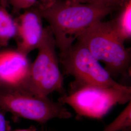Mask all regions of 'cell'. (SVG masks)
I'll return each mask as SVG.
<instances>
[{"label": "cell", "instance_id": "cell-1", "mask_svg": "<svg viewBox=\"0 0 131 131\" xmlns=\"http://www.w3.org/2000/svg\"><path fill=\"white\" fill-rule=\"evenodd\" d=\"M37 9L42 18L48 23L56 47L62 52L72 46L85 31L102 21L115 8L61 0L44 9Z\"/></svg>", "mask_w": 131, "mask_h": 131}, {"label": "cell", "instance_id": "cell-2", "mask_svg": "<svg viewBox=\"0 0 131 131\" xmlns=\"http://www.w3.org/2000/svg\"><path fill=\"white\" fill-rule=\"evenodd\" d=\"M77 40L83 43L92 55L105 64L112 77L129 73L131 54L117 37L111 21H100L85 31Z\"/></svg>", "mask_w": 131, "mask_h": 131}, {"label": "cell", "instance_id": "cell-3", "mask_svg": "<svg viewBox=\"0 0 131 131\" xmlns=\"http://www.w3.org/2000/svg\"><path fill=\"white\" fill-rule=\"evenodd\" d=\"M0 109L10 113L15 120L22 118L40 124L53 118L68 119L72 117L61 103L19 89L0 88Z\"/></svg>", "mask_w": 131, "mask_h": 131}, {"label": "cell", "instance_id": "cell-4", "mask_svg": "<svg viewBox=\"0 0 131 131\" xmlns=\"http://www.w3.org/2000/svg\"><path fill=\"white\" fill-rule=\"evenodd\" d=\"M56 43L49 26L44 28L38 54L31 63L29 78L24 90L35 95L47 97L54 92L66 94L64 78L59 67Z\"/></svg>", "mask_w": 131, "mask_h": 131}, {"label": "cell", "instance_id": "cell-5", "mask_svg": "<svg viewBox=\"0 0 131 131\" xmlns=\"http://www.w3.org/2000/svg\"><path fill=\"white\" fill-rule=\"evenodd\" d=\"M131 100V86L121 89L84 85L61 95L57 101L69 105L78 117L101 119L114 106L125 104Z\"/></svg>", "mask_w": 131, "mask_h": 131}, {"label": "cell", "instance_id": "cell-6", "mask_svg": "<svg viewBox=\"0 0 131 131\" xmlns=\"http://www.w3.org/2000/svg\"><path fill=\"white\" fill-rule=\"evenodd\" d=\"M59 62L66 73L72 76L75 79L72 84L71 90L84 85L121 89L129 86L115 81L86 47L79 40L60 52Z\"/></svg>", "mask_w": 131, "mask_h": 131}, {"label": "cell", "instance_id": "cell-7", "mask_svg": "<svg viewBox=\"0 0 131 131\" xmlns=\"http://www.w3.org/2000/svg\"><path fill=\"white\" fill-rule=\"evenodd\" d=\"M30 66L27 56L17 49L0 51V88L25 89Z\"/></svg>", "mask_w": 131, "mask_h": 131}, {"label": "cell", "instance_id": "cell-8", "mask_svg": "<svg viewBox=\"0 0 131 131\" xmlns=\"http://www.w3.org/2000/svg\"><path fill=\"white\" fill-rule=\"evenodd\" d=\"M42 17L35 8L26 10L15 19L16 34L14 38L17 43V50L26 56L37 49L41 41L44 28Z\"/></svg>", "mask_w": 131, "mask_h": 131}, {"label": "cell", "instance_id": "cell-9", "mask_svg": "<svg viewBox=\"0 0 131 131\" xmlns=\"http://www.w3.org/2000/svg\"><path fill=\"white\" fill-rule=\"evenodd\" d=\"M116 19L111 20L117 37L124 42L131 37V0H127Z\"/></svg>", "mask_w": 131, "mask_h": 131}, {"label": "cell", "instance_id": "cell-10", "mask_svg": "<svg viewBox=\"0 0 131 131\" xmlns=\"http://www.w3.org/2000/svg\"><path fill=\"white\" fill-rule=\"evenodd\" d=\"M16 34V24L15 19L0 5V47L7 46L10 40Z\"/></svg>", "mask_w": 131, "mask_h": 131}, {"label": "cell", "instance_id": "cell-11", "mask_svg": "<svg viewBox=\"0 0 131 131\" xmlns=\"http://www.w3.org/2000/svg\"><path fill=\"white\" fill-rule=\"evenodd\" d=\"M131 127V102L117 117L110 124L105 127L103 131H122Z\"/></svg>", "mask_w": 131, "mask_h": 131}, {"label": "cell", "instance_id": "cell-12", "mask_svg": "<svg viewBox=\"0 0 131 131\" xmlns=\"http://www.w3.org/2000/svg\"><path fill=\"white\" fill-rule=\"evenodd\" d=\"M82 4L97 5L102 6L116 8L118 6H122L127 0H70Z\"/></svg>", "mask_w": 131, "mask_h": 131}, {"label": "cell", "instance_id": "cell-13", "mask_svg": "<svg viewBox=\"0 0 131 131\" xmlns=\"http://www.w3.org/2000/svg\"><path fill=\"white\" fill-rule=\"evenodd\" d=\"M38 0H9L8 5L12 7L15 13L23 10L29 9L36 5Z\"/></svg>", "mask_w": 131, "mask_h": 131}, {"label": "cell", "instance_id": "cell-14", "mask_svg": "<svg viewBox=\"0 0 131 131\" xmlns=\"http://www.w3.org/2000/svg\"><path fill=\"white\" fill-rule=\"evenodd\" d=\"M5 113L0 109V131H10L11 126L9 122L6 120Z\"/></svg>", "mask_w": 131, "mask_h": 131}, {"label": "cell", "instance_id": "cell-15", "mask_svg": "<svg viewBox=\"0 0 131 131\" xmlns=\"http://www.w3.org/2000/svg\"><path fill=\"white\" fill-rule=\"evenodd\" d=\"M61 0H38L36 5V8L38 9H44Z\"/></svg>", "mask_w": 131, "mask_h": 131}, {"label": "cell", "instance_id": "cell-16", "mask_svg": "<svg viewBox=\"0 0 131 131\" xmlns=\"http://www.w3.org/2000/svg\"><path fill=\"white\" fill-rule=\"evenodd\" d=\"M10 131H43L42 130H40L38 129V128L35 126H31L29 127L28 128L26 129H18V130H10Z\"/></svg>", "mask_w": 131, "mask_h": 131}, {"label": "cell", "instance_id": "cell-17", "mask_svg": "<svg viewBox=\"0 0 131 131\" xmlns=\"http://www.w3.org/2000/svg\"><path fill=\"white\" fill-rule=\"evenodd\" d=\"M8 1L9 0H0V5L6 8L8 5Z\"/></svg>", "mask_w": 131, "mask_h": 131}, {"label": "cell", "instance_id": "cell-18", "mask_svg": "<svg viewBox=\"0 0 131 131\" xmlns=\"http://www.w3.org/2000/svg\"><path fill=\"white\" fill-rule=\"evenodd\" d=\"M122 131H131V127L130 128H128L126 129H125L124 130H123Z\"/></svg>", "mask_w": 131, "mask_h": 131}]
</instances>
